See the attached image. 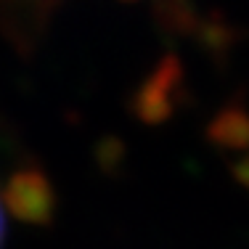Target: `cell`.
Returning <instances> with one entry per match:
<instances>
[{
	"instance_id": "cell-3",
	"label": "cell",
	"mask_w": 249,
	"mask_h": 249,
	"mask_svg": "<svg viewBox=\"0 0 249 249\" xmlns=\"http://www.w3.org/2000/svg\"><path fill=\"white\" fill-rule=\"evenodd\" d=\"M207 141L217 149L228 151H247L249 143V124H247V111L244 104L236 101L220 109V114L207 124Z\"/></svg>"
},
{
	"instance_id": "cell-4",
	"label": "cell",
	"mask_w": 249,
	"mask_h": 249,
	"mask_svg": "<svg viewBox=\"0 0 249 249\" xmlns=\"http://www.w3.org/2000/svg\"><path fill=\"white\" fill-rule=\"evenodd\" d=\"M3 233H5V225H3V210H0V244H3Z\"/></svg>"
},
{
	"instance_id": "cell-1",
	"label": "cell",
	"mask_w": 249,
	"mask_h": 249,
	"mask_svg": "<svg viewBox=\"0 0 249 249\" xmlns=\"http://www.w3.org/2000/svg\"><path fill=\"white\" fill-rule=\"evenodd\" d=\"M186 88V69L180 58L167 53L130 98V111L146 124H162L175 114L180 90Z\"/></svg>"
},
{
	"instance_id": "cell-5",
	"label": "cell",
	"mask_w": 249,
	"mask_h": 249,
	"mask_svg": "<svg viewBox=\"0 0 249 249\" xmlns=\"http://www.w3.org/2000/svg\"><path fill=\"white\" fill-rule=\"evenodd\" d=\"M124 3H135V0H124Z\"/></svg>"
},
{
	"instance_id": "cell-2",
	"label": "cell",
	"mask_w": 249,
	"mask_h": 249,
	"mask_svg": "<svg viewBox=\"0 0 249 249\" xmlns=\"http://www.w3.org/2000/svg\"><path fill=\"white\" fill-rule=\"evenodd\" d=\"M3 204L19 223L51 225L56 217V188L40 167H21L5 180Z\"/></svg>"
}]
</instances>
